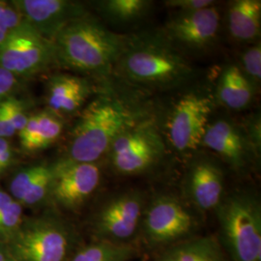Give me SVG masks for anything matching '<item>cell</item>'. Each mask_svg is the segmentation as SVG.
Here are the masks:
<instances>
[{"label": "cell", "mask_w": 261, "mask_h": 261, "mask_svg": "<svg viewBox=\"0 0 261 261\" xmlns=\"http://www.w3.org/2000/svg\"><path fill=\"white\" fill-rule=\"evenodd\" d=\"M243 73L251 82L259 83L261 79V47L260 44L248 48L242 56Z\"/></svg>", "instance_id": "cell-25"}, {"label": "cell", "mask_w": 261, "mask_h": 261, "mask_svg": "<svg viewBox=\"0 0 261 261\" xmlns=\"http://www.w3.org/2000/svg\"><path fill=\"white\" fill-rule=\"evenodd\" d=\"M56 60L79 71L106 73L126 51L127 43L98 20L85 16L55 38Z\"/></svg>", "instance_id": "cell-1"}, {"label": "cell", "mask_w": 261, "mask_h": 261, "mask_svg": "<svg viewBox=\"0 0 261 261\" xmlns=\"http://www.w3.org/2000/svg\"><path fill=\"white\" fill-rule=\"evenodd\" d=\"M13 160V151L7 139L0 138V176L8 169Z\"/></svg>", "instance_id": "cell-30"}, {"label": "cell", "mask_w": 261, "mask_h": 261, "mask_svg": "<svg viewBox=\"0 0 261 261\" xmlns=\"http://www.w3.org/2000/svg\"><path fill=\"white\" fill-rule=\"evenodd\" d=\"M253 84L240 67H226L219 80L217 98L220 103L230 110H242L253 98Z\"/></svg>", "instance_id": "cell-20"}, {"label": "cell", "mask_w": 261, "mask_h": 261, "mask_svg": "<svg viewBox=\"0 0 261 261\" xmlns=\"http://www.w3.org/2000/svg\"><path fill=\"white\" fill-rule=\"evenodd\" d=\"M214 3V1L211 0H168L165 2L166 6L178 10L180 13L205 9L207 7L213 6Z\"/></svg>", "instance_id": "cell-28"}, {"label": "cell", "mask_w": 261, "mask_h": 261, "mask_svg": "<svg viewBox=\"0 0 261 261\" xmlns=\"http://www.w3.org/2000/svg\"><path fill=\"white\" fill-rule=\"evenodd\" d=\"M142 231L150 246H167L185 240L195 227L190 211L175 197L159 196L144 209Z\"/></svg>", "instance_id": "cell-8"}, {"label": "cell", "mask_w": 261, "mask_h": 261, "mask_svg": "<svg viewBox=\"0 0 261 261\" xmlns=\"http://www.w3.org/2000/svg\"><path fill=\"white\" fill-rule=\"evenodd\" d=\"M211 112V99L201 94H187L175 103L168 120V139L178 152H193L202 143Z\"/></svg>", "instance_id": "cell-10"}, {"label": "cell", "mask_w": 261, "mask_h": 261, "mask_svg": "<svg viewBox=\"0 0 261 261\" xmlns=\"http://www.w3.org/2000/svg\"><path fill=\"white\" fill-rule=\"evenodd\" d=\"M51 169L48 198L65 209L73 210L83 205L100 184L101 172L96 163H79L65 159Z\"/></svg>", "instance_id": "cell-11"}, {"label": "cell", "mask_w": 261, "mask_h": 261, "mask_svg": "<svg viewBox=\"0 0 261 261\" xmlns=\"http://www.w3.org/2000/svg\"><path fill=\"white\" fill-rule=\"evenodd\" d=\"M220 13L213 6L194 12L180 13L168 23L169 37L179 45L192 49L210 46L220 28Z\"/></svg>", "instance_id": "cell-13"}, {"label": "cell", "mask_w": 261, "mask_h": 261, "mask_svg": "<svg viewBox=\"0 0 261 261\" xmlns=\"http://www.w3.org/2000/svg\"><path fill=\"white\" fill-rule=\"evenodd\" d=\"M187 189L194 204L202 211L217 209L224 198V173L208 160L195 163L188 173Z\"/></svg>", "instance_id": "cell-14"}, {"label": "cell", "mask_w": 261, "mask_h": 261, "mask_svg": "<svg viewBox=\"0 0 261 261\" xmlns=\"http://www.w3.org/2000/svg\"><path fill=\"white\" fill-rule=\"evenodd\" d=\"M0 261H16L11 255L5 244L0 243Z\"/></svg>", "instance_id": "cell-32"}, {"label": "cell", "mask_w": 261, "mask_h": 261, "mask_svg": "<svg viewBox=\"0 0 261 261\" xmlns=\"http://www.w3.org/2000/svg\"><path fill=\"white\" fill-rule=\"evenodd\" d=\"M221 241L231 261H261V208L249 194H233L217 207Z\"/></svg>", "instance_id": "cell-3"}, {"label": "cell", "mask_w": 261, "mask_h": 261, "mask_svg": "<svg viewBox=\"0 0 261 261\" xmlns=\"http://www.w3.org/2000/svg\"><path fill=\"white\" fill-rule=\"evenodd\" d=\"M143 198L138 193H124L109 200L94 221L96 240L129 244L137 234L143 217Z\"/></svg>", "instance_id": "cell-9"}, {"label": "cell", "mask_w": 261, "mask_h": 261, "mask_svg": "<svg viewBox=\"0 0 261 261\" xmlns=\"http://www.w3.org/2000/svg\"><path fill=\"white\" fill-rule=\"evenodd\" d=\"M228 29L241 42H252L260 35V0H235L228 9Z\"/></svg>", "instance_id": "cell-21"}, {"label": "cell", "mask_w": 261, "mask_h": 261, "mask_svg": "<svg viewBox=\"0 0 261 261\" xmlns=\"http://www.w3.org/2000/svg\"><path fill=\"white\" fill-rule=\"evenodd\" d=\"M17 84V76L0 68V105L6 98L11 96Z\"/></svg>", "instance_id": "cell-29"}, {"label": "cell", "mask_w": 261, "mask_h": 261, "mask_svg": "<svg viewBox=\"0 0 261 261\" xmlns=\"http://www.w3.org/2000/svg\"><path fill=\"white\" fill-rule=\"evenodd\" d=\"M12 5L25 23L51 42L66 25L87 16L81 3L68 0H17Z\"/></svg>", "instance_id": "cell-12"}, {"label": "cell", "mask_w": 261, "mask_h": 261, "mask_svg": "<svg viewBox=\"0 0 261 261\" xmlns=\"http://www.w3.org/2000/svg\"><path fill=\"white\" fill-rule=\"evenodd\" d=\"M23 222L22 206L0 190V243L6 244Z\"/></svg>", "instance_id": "cell-24"}, {"label": "cell", "mask_w": 261, "mask_h": 261, "mask_svg": "<svg viewBox=\"0 0 261 261\" xmlns=\"http://www.w3.org/2000/svg\"><path fill=\"white\" fill-rule=\"evenodd\" d=\"M97 5L106 17L119 23L133 22L147 12L150 2L146 0H106Z\"/></svg>", "instance_id": "cell-23"}, {"label": "cell", "mask_w": 261, "mask_h": 261, "mask_svg": "<svg viewBox=\"0 0 261 261\" xmlns=\"http://www.w3.org/2000/svg\"><path fill=\"white\" fill-rule=\"evenodd\" d=\"M63 123L53 112H39L30 117L23 129L19 132L20 146L32 153L45 149L59 139Z\"/></svg>", "instance_id": "cell-18"}, {"label": "cell", "mask_w": 261, "mask_h": 261, "mask_svg": "<svg viewBox=\"0 0 261 261\" xmlns=\"http://www.w3.org/2000/svg\"><path fill=\"white\" fill-rule=\"evenodd\" d=\"M72 235L61 220L43 216L23 220L5 245L16 261H65Z\"/></svg>", "instance_id": "cell-5"}, {"label": "cell", "mask_w": 261, "mask_h": 261, "mask_svg": "<svg viewBox=\"0 0 261 261\" xmlns=\"http://www.w3.org/2000/svg\"><path fill=\"white\" fill-rule=\"evenodd\" d=\"M153 261H228L214 237H197L175 243Z\"/></svg>", "instance_id": "cell-19"}, {"label": "cell", "mask_w": 261, "mask_h": 261, "mask_svg": "<svg viewBox=\"0 0 261 261\" xmlns=\"http://www.w3.org/2000/svg\"><path fill=\"white\" fill-rule=\"evenodd\" d=\"M2 106L16 132L19 133L22 130L28 120V116L24 111L23 103L18 99L9 96L2 102Z\"/></svg>", "instance_id": "cell-26"}, {"label": "cell", "mask_w": 261, "mask_h": 261, "mask_svg": "<svg viewBox=\"0 0 261 261\" xmlns=\"http://www.w3.org/2000/svg\"><path fill=\"white\" fill-rule=\"evenodd\" d=\"M164 143L151 125H135L114 140L109 151L112 167L123 175H137L153 167L164 153Z\"/></svg>", "instance_id": "cell-7"}, {"label": "cell", "mask_w": 261, "mask_h": 261, "mask_svg": "<svg viewBox=\"0 0 261 261\" xmlns=\"http://www.w3.org/2000/svg\"><path fill=\"white\" fill-rule=\"evenodd\" d=\"M51 179V167L36 165L23 168L11 180L10 196L22 207L38 205L48 198Z\"/></svg>", "instance_id": "cell-16"}, {"label": "cell", "mask_w": 261, "mask_h": 261, "mask_svg": "<svg viewBox=\"0 0 261 261\" xmlns=\"http://www.w3.org/2000/svg\"><path fill=\"white\" fill-rule=\"evenodd\" d=\"M201 144L216 152L234 168H244L250 158V144L241 130L227 120L208 124Z\"/></svg>", "instance_id": "cell-15"}, {"label": "cell", "mask_w": 261, "mask_h": 261, "mask_svg": "<svg viewBox=\"0 0 261 261\" xmlns=\"http://www.w3.org/2000/svg\"><path fill=\"white\" fill-rule=\"evenodd\" d=\"M135 125L134 114L123 103L108 96L97 98L76 123L66 160L96 163L110 151L118 136Z\"/></svg>", "instance_id": "cell-2"}, {"label": "cell", "mask_w": 261, "mask_h": 261, "mask_svg": "<svg viewBox=\"0 0 261 261\" xmlns=\"http://www.w3.org/2000/svg\"><path fill=\"white\" fill-rule=\"evenodd\" d=\"M56 60L54 42L40 35L24 21L0 44V68L15 76H30Z\"/></svg>", "instance_id": "cell-6"}, {"label": "cell", "mask_w": 261, "mask_h": 261, "mask_svg": "<svg viewBox=\"0 0 261 261\" xmlns=\"http://www.w3.org/2000/svg\"><path fill=\"white\" fill-rule=\"evenodd\" d=\"M22 21L19 12L12 4L0 1V28L11 32L22 23Z\"/></svg>", "instance_id": "cell-27"}, {"label": "cell", "mask_w": 261, "mask_h": 261, "mask_svg": "<svg viewBox=\"0 0 261 261\" xmlns=\"http://www.w3.org/2000/svg\"><path fill=\"white\" fill-rule=\"evenodd\" d=\"M17 132L14 129L12 123L10 122L8 115L5 112L2 103L0 105V138L7 139L13 137Z\"/></svg>", "instance_id": "cell-31"}, {"label": "cell", "mask_w": 261, "mask_h": 261, "mask_svg": "<svg viewBox=\"0 0 261 261\" xmlns=\"http://www.w3.org/2000/svg\"><path fill=\"white\" fill-rule=\"evenodd\" d=\"M124 75L135 84L168 87L181 84L192 75L186 60L168 47L148 44L126 50L119 59Z\"/></svg>", "instance_id": "cell-4"}, {"label": "cell", "mask_w": 261, "mask_h": 261, "mask_svg": "<svg viewBox=\"0 0 261 261\" xmlns=\"http://www.w3.org/2000/svg\"><path fill=\"white\" fill-rule=\"evenodd\" d=\"M47 103L53 113L69 114L80 110L90 94L86 80L72 75L51 76L47 84Z\"/></svg>", "instance_id": "cell-17"}, {"label": "cell", "mask_w": 261, "mask_h": 261, "mask_svg": "<svg viewBox=\"0 0 261 261\" xmlns=\"http://www.w3.org/2000/svg\"><path fill=\"white\" fill-rule=\"evenodd\" d=\"M135 252L129 244L96 240L80 249L70 261H129Z\"/></svg>", "instance_id": "cell-22"}]
</instances>
